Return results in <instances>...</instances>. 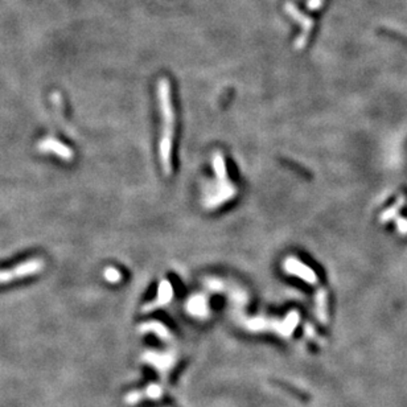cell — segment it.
Wrapping results in <instances>:
<instances>
[{
	"label": "cell",
	"instance_id": "obj_5",
	"mask_svg": "<svg viewBox=\"0 0 407 407\" xmlns=\"http://www.w3.org/2000/svg\"><path fill=\"white\" fill-rule=\"evenodd\" d=\"M285 11L287 15H290V16L292 17L295 21H297V23L300 24L301 28H303V33H301V35L296 39V41H295V49H303L308 40V36H310L311 28H312V20H311L310 17L304 16L303 13L297 10L296 6H295L294 3H291V2H286Z\"/></svg>",
	"mask_w": 407,
	"mask_h": 407
},
{
	"label": "cell",
	"instance_id": "obj_1",
	"mask_svg": "<svg viewBox=\"0 0 407 407\" xmlns=\"http://www.w3.org/2000/svg\"><path fill=\"white\" fill-rule=\"evenodd\" d=\"M158 100L163 129L159 143L160 164L167 176L172 173V144L174 135V110L171 98V85L167 78H160L158 82Z\"/></svg>",
	"mask_w": 407,
	"mask_h": 407
},
{
	"label": "cell",
	"instance_id": "obj_7",
	"mask_svg": "<svg viewBox=\"0 0 407 407\" xmlns=\"http://www.w3.org/2000/svg\"><path fill=\"white\" fill-rule=\"evenodd\" d=\"M173 296V288H172L171 283L168 281H163L160 285H159V292L158 296L154 301H151L149 304H147L144 307V312H148V311L155 310L158 307H162L164 304L168 303L169 300Z\"/></svg>",
	"mask_w": 407,
	"mask_h": 407
},
{
	"label": "cell",
	"instance_id": "obj_4",
	"mask_svg": "<svg viewBox=\"0 0 407 407\" xmlns=\"http://www.w3.org/2000/svg\"><path fill=\"white\" fill-rule=\"evenodd\" d=\"M283 268L285 271L290 275H294V276H297L299 279L304 281L308 285H316L317 283V276L315 274V271L311 267H308L307 265H304L303 262L299 261V259L294 258V257H290V258H286L285 262H283Z\"/></svg>",
	"mask_w": 407,
	"mask_h": 407
},
{
	"label": "cell",
	"instance_id": "obj_8",
	"mask_svg": "<svg viewBox=\"0 0 407 407\" xmlns=\"http://www.w3.org/2000/svg\"><path fill=\"white\" fill-rule=\"evenodd\" d=\"M104 276L109 283H118V282L122 281V274H120V271L114 267H107L104 272Z\"/></svg>",
	"mask_w": 407,
	"mask_h": 407
},
{
	"label": "cell",
	"instance_id": "obj_2",
	"mask_svg": "<svg viewBox=\"0 0 407 407\" xmlns=\"http://www.w3.org/2000/svg\"><path fill=\"white\" fill-rule=\"evenodd\" d=\"M213 167L217 176V185L216 191L210 194L209 197L207 198V201H205V207L209 208V209H214V208L220 207L223 202H226L230 198L234 197L237 193V189L233 187L229 177H227L226 164H225V159H223L221 152H216L214 154Z\"/></svg>",
	"mask_w": 407,
	"mask_h": 407
},
{
	"label": "cell",
	"instance_id": "obj_6",
	"mask_svg": "<svg viewBox=\"0 0 407 407\" xmlns=\"http://www.w3.org/2000/svg\"><path fill=\"white\" fill-rule=\"evenodd\" d=\"M40 149L44 152H52L55 155H57L58 158L64 159V160H70L73 158V152L69 148L68 145L62 144L61 142L55 139H44L39 144Z\"/></svg>",
	"mask_w": 407,
	"mask_h": 407
},
{
	"label": "cell",
	"instance_id": "obj_3",
	"mask_svg": "<svg viewBox=\"0 0 407 407\" xmlns=\"http://www.w3.org/2000/svg\"><path fill=\"white\" fill-rule=\"evenodd\" d=\"M42 268H44V261L35 258L21 262L19 265L7 268V270H0V285H6V283H10V282L26 279L27 276L39 274Z\"/></svg>",
	"mask_w": 407,
	"mask_h": 407
}]
</instances>
